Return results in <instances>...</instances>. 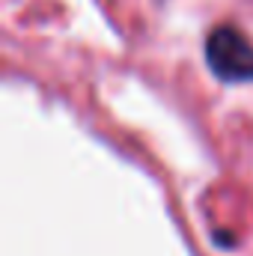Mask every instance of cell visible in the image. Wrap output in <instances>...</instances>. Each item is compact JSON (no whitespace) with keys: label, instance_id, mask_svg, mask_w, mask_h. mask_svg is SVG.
I'll return each mask as SVG.
<instances>
[{"label":"cell","instance_id":"6da1fadb","mask_svg":"<svg viewBox=\"0 0 253 256\" xmlns=\"http://www.w3.org/2000/svg\"><path fill=\"white\" fill-rule=\"evenodd\" d=\"M206 60L212 66V72L226 84L253 80V42L236 27L212 30L206 42Z\"/></svg>","mask_w":253,"mask_h":256}]
</instances>
